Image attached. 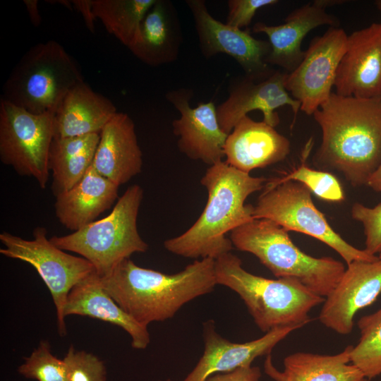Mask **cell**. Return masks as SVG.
Segmentation results:
<instances>
[{"mask_svg":"<svg viewBox=\"0 0 381 381\" xmlns=\"http://www.w3.org/2000/svg\"><path fill=\"white\" fill-rule=\"evenodd\" d=\"M119 187L92 164L77 184L55 197L56 217L64 227L77 231L111 207L118 198Z\"/></svg>","mask_w":381,"mask_h":381,"instance_id":"7402d4cb","label":"cell"},{"mask_svg":"<svg viewBox=\"0 0 381 381\" xmlns=\"http://www.w3.org/2000/svg\"><path fill=\"white\" fill-rule=\"evenodd\" d=\"M294 181L303 184L310 192L325 201L341 202L345 195L339 180L332 174L321 170L313 169L305 162L284 176L275 178L270 181L279 183Z\"/></svg>","mask_w":381,"mask_h":381,"instance_id":"f1b7e54d","label":"cell"},{"mask_svg":"<svg viewBox=\"0 0 381 381\" xmlns=\"http://www.w3.org/2000/svg\"><path fill=\"white\" fill-rule=\"evenodd\" d=\"M18 373L27 379L37 381H67L66 366L51 352L49 341L42 340L31 354L24 358Z\"/></svg>","mask_w":381,"mask_h":381,"instance_id":"f546056e","label":"cell"},{"mask_svg":"<svg viewBox=\"0 0 381 381\" xmlns=\"http://www.w3.org/2000/svg\"><path fill=\"white\" fill-rule=\"evenodd\" d=\"M193 14L202 50L206 56L224 53L233 57L246 75L258 77L270 71L266 59L269 42L252 37L247 31L222 23L208 12L205 2L187 1Z\"/></svg>","mask_w":381,"mask_h":381,"instance_id":"9a60e30c","label":"cell"},{"mask_svg":"<svg viewBox=\"0 0 381 381\" xmlns=\"http://www.w3.org/2000/svg\"><path fill=\"white\" fill-rule=\"evenodd\" d=\"M64 314L65 318L86 316L116 325L130 335L135 349H145L150 343L147 327L138 323L116 303L103 287L96 272L72 288Z\"/></svg>","mask_w":381,"mask_h":381,"instance_id":"44dd1931","label":"cell"},{"mask_svg":"<svg viewBox=\"0 0 381 381\" xmlns=\"http://www.w3.org/2000/svg\"><path fill=\"white\" fill-rule=\"evenodd\" d=\"M236 248L254 255L276 277L296 279L325 298L342 277L346 267L332 257L315 258L301 250L288 231L267 219H254L230 232Z\"/></svg>","mask_w":381,"mask_h":381,"instance_id":"5b68a950","label":"cell"},{"mask_svg":"<svg viewBox=\"0 0 381 381\" xmlns=\"http://www.w3.org/2000/svg\"><path fill=\"white\" fill-rule=\"evenodd\" d=\"M116 113L109 99L81 83L68 92L54 114V138L100 134Z\"/></svg>","mask_w":381,"mask_h":381,"instance_id":"603a6c76","label":"cell"},{"mask_svg":"<svg viewBox=\"0 0 381 381\" xmlns=\"http://www.w3.org/2000/svg\"><path fill=\"white\" fill-rule=\"evenodd\" d=\"M179 33L171 4L157 0L142 21L140 41L130 50L149 66L171 62L178 54Z\"/></svg>","mask_w":381,"mask_h":381,"instance_id":"d4e9b609","label":"cell"},{"mask_svg":"<svg viewBox=\"0 0 381 381\" xmlns=\"http://www.w3.org/2000/svg\"><path fill=\"white\" fill-rule=\"evenodd\" d=\"M159 381H161V380H159ZM164 381H171V380L169 379H167V380H166Z\"/></svg>","mask_w":381,"mask_h":381,"instance_id":"b9f144b4","label":"cell"},{"mask_svg":"<svg viewBox=\"0 0 381 381\" xmlns=\"http://www.w3.org/2000/svg\"><path fill=\"white\" fill-rule=\"evenodd\" d=\"M157 0H93V11L107 32L129 49L140 41V28Z\"/></svg>","mask_w":381,"mask_h":381,"instance_id":"4316f807","label":"cell"},{"mask_svg":"<svg viewBox=\"0 0 381 381\" xmlns=\"http://www.w3.org/2000/svg\"><path fill=\"white\" fill-rule=\"evenodd\" d=\"M347 38L343 29L329 27L311 40L301 62L287 74L285 88L307 115H313L332 93Z\"/></svg>","mask_w":381,"mask_h":381,"instance_id":"8fae6325","label":"cell"},{"mask_svg":"<svg viewBox=\"0 0 381 381\" xmlns=\"http://www.w3.org/2000/svg\"><path fill=\"white\" fill-rule=\"evenodd\" d=\"M287 74L279 70L270 71L258 77L246 75L237 83L229 97L216 109L222 130L229 135L243 117L255 110L261 111L263 121L274 128L279 123L275 110L283 106L291 108L295 120L301 104L285 88Z\"/></svg>","mask_w":381,"mask_h":381,"instance_id":"7c38bea8","label":"cell"},{"mask_svg":"<svg viewBox=\"0 0 381 381\" xmlns=\"http://www.w3.org/2000/svg\"><path fill=\"white\" fill-rule=\"evenodd\" d=\"M381 293V260L353 261L325 298L320 322L339 334L352 331L356 313L371 305Z\"/></svg>","mask_w":381,"mask_h":381,"instance_id":"4fadbf2b","label":"cell"},{"mask_svg":"<svg viewBox=\"0 0 381 381\" xmlns=\"http://www.w3.org/2000/svg\"><path fill=\"white\" fill-rule=\"evenodd\" d=\"M49 4H58L60 5H62L63 6H65L66 8L73 11V7L71 1H67V0H54V1H46Z\"/></svg>","mask_w":381,"mask_h":381,"instance_id":"74e56055","label":"cell"},{"mask_svg":"<svg viewBox=\"0 0 381 381\" xmlns=\"http://www.w3.org/2000/svg\"><path fill=\"white\" fill-rule=\"evenodd\" d=\"M253 217L270 219L287 231L303 233L323 242L339 253L346 265L379 260L377 255L353 246L334 231L314 205L311 192L299 182L267 183L253 205Z\"/></svg>","mask_w":381,"mask_h":381,"instance_id":"ba28073f","label":"cell"},{"mask_svg":"<svg viewBox=\"0 0 381 381\" xmlns=\"http://www.w3.org/2000/svg\"><path fill=\"white\" fill-rule=\"evenodd\" d=\"M260 368L251 365L238 368L229 373L214 374L205 381H260Z\"/></svg>","mask_w":381,"mask_h":381,"instance_id":"836d02e7","label":"cell"},{"mask_svg":"<svg viewBox=\"0 0 381 381\" xmlns=\"http://www.w3.org/2000/svg\"><path fill=\"white\" fill-rule=\"evenodd\" d=\"M215 276L217 284L241 297L265 333L279 327H303L311 321V310L325 301L296 279H272L248 272L231 252L215 260Z\"/></svg>","mask_w":381,"mask_h":381,"instance_id":"277c9868","label":"cell"},{"mask_svg":"<svg viewBox=\"0 0 381 381\" xmlns=\"http://www.w3.org/2000/svg\"><path fill=\"white\" fill-rule=\"evenodd\" d=\"M377 256H378L379 259L381 260V253H379Z\"/></svg>","mask_w":381,"mask_h":381,"instance_id":"60d3db41","label":"cell"},{"mask_svg":"<svg viewBox=\"0 0 381 381\" xmlns=\"http://www.w3.org/2000/svg\"><path fill=\"white\" fill-rule=\"evenodd\" d=\"M339 25L335 16L313 1L294 9L282 24L272 25L259 22L253 25V31L262 32L269 39L270 52L266 64L278 66L289 73L299 65L305 55L301 44L308 32L320 26L338 28Z\"/></svg>","mask_w":381,"mask_h":381,"instance_id":"ac0fdd59","label":"cell"},{"mask_svg":"<svg viewBox=\"0 0 381 381\" xmlns=\"http://www.w3.org/2000/svg\"><path fill=\"white\" fill-rule=\"evenodd\" d=\"M351 217L362 223L365 236V250L376 255L381 253V202L373 207L356 202L351 208Z\"/></svg>","mask_w":381,"mask_h":381,"instance_id":"1f68e13d","label":"cell"},{"mask_svg":"<svg viewBox=\"0 0 381 381\" xmlns=\"http://www.w3.org/2000/svg\"><path fill=\"white\" fill-rule=\"evenodd\" d=\"M313 116L322 131L314 163L341 172L353 186L366 185L381 164V99L332 92Z\"/></svg>","mask_w":381,"mask_h":381,"instance_id":"6da1fadb","label":"cell"},{"mask_svg":"<svg viewBox=\"0 0 381 381\" xmlns=\"http://www.w3.org/2000/svg\"><path fill=\"white\" fill-rule=\"evenodd\" d=\"M366 186L375 191L381 192V164L370 176Z\"/></svg>","mask_w":381,"mask_h":381,"instance_id":"8d00e7d4","label":"cell"},{"mask_svg":"<svg viewBox=\"0 0 381 381\" xmlns=\"http://www.w3.org/2000/svg\"><path fill=\"white\" fill-rule=\"evenodd\" d=\"M358 327L360 338L351 349V363L370 380L381 375V308L360 318Z\"/></svg>","mask_w":381,"mask_h":381,"instance_id":"83f0119b","label":"cell"},{"mask_svg":"<svg viewBox=\"0 0 381 381\" xmlns=\"http://www.w3.org/2000/svg\"><path fill=\"white\" fill-rule=\"evenodd\" d=\"M267 181L241 171L226 161L210 166L200 179L207 191L202 212L187 231L166 240L165 249L194 259L216 260L230 253L233 244L226 234L254 219L253 205L245 202L250 195L264 188Z\"/></svg>","mask_w":381,"mask_h":381,"instance_id":"3957f363","label":"cell"},{"mask_svg":"<svg viewBox=\"0 0 381 381\" xmlns=\"http://www.w3.org/2000/svg\"><path fill=\"white\" fill-rule=\"evenodd\" d=\"M167 97L181 114L172 122L179 150L188 158L210 166L223 160L228 134L220 128L214 102L200 103L192 108L187 93L175 91Z\"/></svg>","mask_w":381,"mask_h":381,"instance_id":"2e32d148","label":"cell"},{"mask_svg":"<svg viewBox=\"0 0 381 381\" xmlns=\"http://www.w3.org/2000/svg\"><path fill=\"white\" fill-rule=\"evenodd\" d=\"M334 87L338 95L381 99V23L348 36Z\"/></svg>","mask_w":381,"mask_h":381,"instance_id":"5bb4252c","label":"cell"},{"mask_svg":"<svg viewBox=\"0 0 381 381\" xmlns=\"http://www.w3.org/2000/svg\"><path fill=\"white\" fill-rule=\"evenodd\" d=\"M71 2L73 9L83 16L87 28L94 33L97 18L93 11V0H71Z\"/></svg>","mask_w":381,"mask_h":381,"instance_id":"e575fe53","label":"cell"},{"mask_svg":"<svg viewBox=\"0 0 381 381\" xmlns=\"http://www.w3.org/2000/svg\"><path fill=\"white\" fill-rule=\"evenodd\" d=\"M54 139V114H32L0 100V159L44 189L50 176L49 153Z\"/></svg>","mask_w":381,"mask_h":381,"instance_id":"30bf717a","label":"cell"},{"mask_svg":"<svg viewBox=\"0 0 381 381\" xmlns=\"http://www.w3.org/2000/svg\"><path fill=\"white\" fill-rule=\"evenodd\" d=\"M92 166L118 186L141 172L143 155L130 116L117 112L100 133Z\"/></svg>","mask_w":381,"mask_h":381,"instance_id":"ffe728a7","label":"cell"},{"mask_svg":"<svg viewBox=\"0 0 381 381\" xmlns=\"http://www.w3.org/2000/svg\"><path fill=\"white\" fill-rule=\"evenodd\" d=\"M143 198L138 184L129 186L105 217L64 236L49 240L59 248L77 253L87 260L103 277L135 253H145L147 243L141 238L137 219Z\"/></svg>","mask_w":381,"mask_h":381,"instance_id":"52a82bcc","label":"cell"},{"mask_svg":"<svg viewBox=\"0 0 381 381\" xmlns=\"http://www.w3.org/2000/svg\"><path fill=\"white\" fill-rule=\"evenodd\" d=\"M100 134L54 138L49 153L52 191L56 197L77 184L92 164Z\"/></svg>","mask_w":381,"mask_h":381,"instance_id":"484cf974","label":"cell"},{"mask_svg":"<svg viewBox=\"0 0 381 381\" xmlns=\"http://www.w3.org/2000/svg\"><path fill=\"white\" fill-rule=\"evenodd\" d=\"M375 4L377 8L381 12V0L375 1Z\"/></svg>","mask_w":381,"mask_h":381,"instance_id":"f35d334b","label":"cell"},{"mask_svg":"<svg viewBox=\"0 0 381 381\" xmlns=\"http://www.w3.org/2000/svg\"><path fill=\"white\" fill-rule=\"evenodd\" d=\"M100 278L116 303L146 327L173 318L183 306L212 292L217 285L212 258L194 260L171 274L141 267L127 258Z\"/></svg>","mask_w":381,"mask_h":381,"instance_id":"7a4b0ae2","label":"cell"},{"mask_svg":"<svg viewBox=\"0 0 381 381\" xmlns=\"http://www.w3.org/2000/svg\"><path fill=\"white\" fill-rule=\"evenodd\" d=\"M352 345L334 355L296 352L284 359V370L273 364L271 354L264 363L265 374L274 381H361L365 376L351 363Z\"/></svg>","mask_w":381,"mask_h":381,"instance_id":"cb8c5ba5","label":"cell"},{"mask_svg":"<svg viewBox=\"0 0 381 381\" xmlns=\"http://www.w3.org/2000/svg\"><path fill=\"white\" fill-rule=\"evenodd\" d=\"M23 4L26 7L30 20L35 27L39 26L41 23V16L38 8L37 0H24Z\"/></svg>","mask_w":381,"mask_h":381,"instance_id":"d590c367","label":"cell"},{"mask_svg":"<svg viewBox=\"0 0 381 381\" xmlns=\"http://www.w3.org/2000/svg\"><path fill=\"white\" fill-rule=\"evenodd\" d=\"M83 82L73 58L49 40L22 56L4 85L2 98L32 114H54L68 92Z\"/></svg>","mask_w":381,"mask_h":381,"instance_id":"8992f818","label":"cell"},{"mask_svg":"<svg viewBox=\"0 0 381 381\" xmlns=\"http://www.w3.org/2000/svg\"><path fill=\"white\" fill-rule=\"evenodd\" d=\"M67 381H107V369L97 356L71 346L63 358Z\"/></svg>","mask_w":381,"mask_h":381,"instance_id":"4dcf8cb0","label":"cell"},{"mask_svg":"<svg viewBox=\"0 0 381 381\" xmlns=\"http://www.w3.org/2000/svg\"><path fill=\"white\" fill-rule=\"evenodd\" d=\"M296 326L274 328L256 339L234 343L218 334L213 321L204 324V352L194 368L182 381H205L217 373L233 371L251 365L258 357L271 354L274 347L293 331Z\"/></svg>","mask_w":381,"mask_h":381,"instance_id":"e0dca14e","label":"cell"},{"mask_svg":"<svg viewBox=\"0 0 381 381\" xmlns=\"http://www.w3.org/2000/svg\"><path fill=\"white\" fill-rule=\"evenodd\" d=\"M361 381H369V380L365 377Z\"/></svg>","mask_w":381,"mask_h":381,"instance_id":"ab89813d","label":"cell"},{"mask_svg":"<svg viewBox=\"0 0 381 381\" xmlns=\"http://www.w3.org/2000/svg\"><path fill=\"white\" fill-rule=\"evenodd\" d=\"M226 162L248 174L283 161L290 152L289 140L265 122L243 117L228 135Z\"/></svg>","mask_w":381,"mask_h":381,"instance_id":"d6986e66","label":"cell"},{"mask_svg":"<svg viewBox=\"0 0 381 381\" xmlns=\"http://www.w3.org/2000/svg\"><path fill=\"white\" fill-rule=\"evenodd\" d=\"M33 239L27 240L7 231L0 234L4 248L0 253L32 265L45 283L56 308L57 328L61 336L66 334L64 308L72 288L96 272L94 266L83 257L65 252L47 237L44 227L33 230Z\"/></svg>","mask_w":381,"mask_h":381,"instance_id":"9c48e42d","label":"cell"},{"mask_svg":"<svg viewBox=\"0 0 381 381\" xmlns=\"http://www.w3.org/2000/svg\"><path fill=\"white\" fill-rule=\"evenodd\" d=\"M278 2L277 0H230L226 23L239 29L248 27L258 10Z\"/></svg>","mask_w":381,"mask_h":381,"instance_id":"d6a6232c","label":"cell"}]
</instances>
